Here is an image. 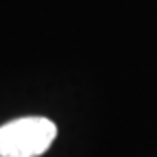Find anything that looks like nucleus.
<instances>
[{"label":"nucleus","instance_id":"obj_1","mask_svg":"<svg viewBox=\"0 0 157 157\" xmlns=\"http://www.w3.org/2000/svg\"><path fill=\"white\" fill-rule=\"evenodd\" d=\"M57 138V125L48 117H19L0 127V157H40Z\"/></svg>","mask_w":157,"mask_h":157}]
</instances>
